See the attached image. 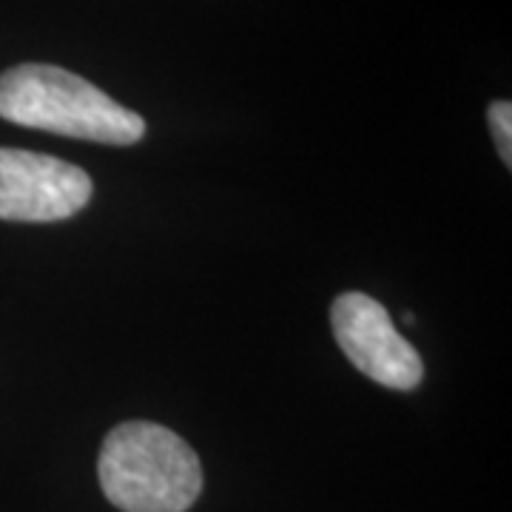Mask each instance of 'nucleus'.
Wrapping results in <instances>:
<instances>
[{
    "instance_id": "f257e3e1",
    "label": "nucleus",
    "mask_w": 512,
    "mask_h": 512,
    "mask_svg": "<svg viewBox=\"0 0 512 512\" xmlns=\"http://www.w3.org/2000/svg\"><path fill=\"white\" fill-rule=\"evenodd\" d=\"M0 117L106 146H134L146 134L137 111L120 106L86 77L49 63H23L0 74Z\"/></svg>"
},
{
    "instance_id": "f03ea898",
    "label": "nucleus",
    "mask_w": 512,
    "mask_h": 512,
    "mask_svg": "<svg viewBox=\"0 0 512 512\" xmlns=\"http://www.w3.org/2000/svg\"><path fill=\"white\" fill-rule=\"evenodd\" d=\"M100 487L123 512H185L202 490V467L191 444L151 421L114 427L97 461Z\"/></svg>"
},
{
    "instance_id": "7ed1b4c3",
    "label": "nucleus",
    "mask_w": 512,
    "mask_h": 512,
    "mask_svg": "<svg viewBox=\"0 0 512 512\" xmlns=\"http://www.w3.org/2000/svg\"><path fill=\"white\" fill-rule=\"evenodd\" d=\"M330 325L342 353L359 373L390 390H413L424 376V362L396 330L390 313L373 296L359 291L336 296Z\"/></svg>"
},
{
    "instance_id": "20e7f679",
    "label": "nucleus",
    "mask_w": 512,
    "mask_h": 512,
    "mask_svg": "<svg viewBox=\"0 0 512 512\" xmlns=\"http://www.w3.org/2000/svg\"><path fill=\"white\" fill-rule=\"evenodd\" d=\"M92 177L80 165L23 148H0V220H69L92 200Z\"/></svg>"
},
{
    "instance_id": "39448f33",
    "label": "nucleus",
    "mask_w": 512,
    "mask_h": 512,
    "mask_svg": "<svg viewBox=\"0 0 512 512\" xmlns=\"http://www.w3.org/2000/svg\"><path fill=\"white\" fill-rule=\"evenodd\" d=\"M490 128H493L495 148L507 168H512V106L510 100H495L490 106Z\"/></svg>"
}]
</instances>
